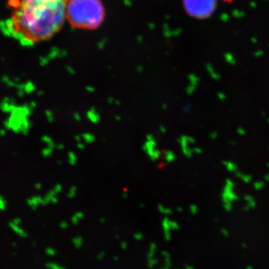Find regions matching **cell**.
Instances as JSON below:
<instances>
[{"instance_id":"1","label":"cell","mask_w":269,"mask_h":269,"mask_svg":"<svg viewBox=\"0 0 269 269\" xmlns=\"http://www.w3.org/2000/svg\"><path fill=\"white\" fill-rule=\"evenodd\" d=\"M69 0H8L10 13L4 22L8 36L26 46L50 39L67 18Z\"/></svg>"},{"instance_id":"2","label":"cell","mask_w":269,"mask_h":269,"mask_svg":"<svg viewBox=\"0 0 269 269\" xmlns=\"http://www.w3.org/2000/svg\"><path fill=\"white\" fill-rule=\"evenodd\" d=\"M105 10L100 0H69L67 19L72 26L82 29H95L103 23Z\"/></svg>"},{"instance_id":"3","label":"cell","mask_w":269,"mask_h":269,"mask_svg":"<svg viewBox=\"0 0 269 269\" xmlns=\"http://www.w3.org/2000/svg\"><path fill=\"white\" fill-rule=\"evenodd\" d=\"M187 13L197 19H206L215 11L217 0H182Z\"/></svg>"},{"instance_id":"4","label":"cell","mask_w":269,"mask_h":269,"mask_svg":"<svg viewBox=\"0 0 269 269\" xmlns=\"http://www.w3.org/2000/svg\"><path fill=\"white\" fill-rule=\"evenodd\" d=\"M147 141L146 142L143 147L144 150L147 152V153L151 158L152 160H157L160 157L161 151L158 150H154L156 142L154 141L153 136L152 134H148L147 136Z\"/></svg>"},{"instance_id":"5","label":"cell","mask_w":269,"mask_h":269,"mask_svg":"<svg viewBox=\"0 0 269 269\" xmlns=\"http://www.w3.org/2000/svg\"><path fill=\"white\" fill-rule=\"evenodd\" d=\"M87 118L90 121L93 123V124H97L100 120V115H99V113H97L95 111L94 108H91V110L87 112Z\"/></svg>"},{"instance_id":"6","label":"cell","mask_w":269,"mask_h":269,"mask_svg":"<svg viewBox=\"0 0 269 269\" xmlns=\"http://www.w3.org/2000/svg\"><path fill=\"white\" fill-rule=\"evenodd\" d=\"M82 139H83V141L87 144H91L95 141V136L93 134L88 133H84L82 134Z\"/></svg>"},{"instance_id":"7","label":"cell","mask_w":269,"mask_h":269,"mask_svg":"<svg viewBox=\"0 0 269 269\" xmlns=\"http://www.w3.org/2000/svg\"><path fill=\"white\" fill-rule=\"evenodd\" d=\"M68 160H69L70 164L72 165H74L76 163L77 157L73 152L70 151L69 153H68Z\"/></svg>"},{"instance_id":"8","label":"cell","mask_w":269,"mask_h":269,"mask_svg":"<svg viewBox=\"0 0 269 269\" xmlns=\"http://www.w3.org/2000/svg\"><path fill=\"white\" fill-rule=\"evenodd\" d=\"M83 217H84V215H83L82 212H76V213L75 215H74L71 218L72 222H73L74 224H76L78 222H79V220L82 219V218Z\"/></svg>"},{"instance_id":"9","label":"cell","mask_w":269,"mask_h":269,"mask_svg":"<svg viewBox=\"0 0 269 269\" xmlns=\"http://www.w3.org/2000/svg\"><path fill=\"white\" fill-rule=\"evenodd\" d=\"M165 157L167 161H168V162H171V161L174 160L175 158H176V156H175L174 153H173L172 151L168 150L166 152V153H165Z\"/></svg>"},{"instance_id":"10","label":"cell","mask_w":269,"mask_h":269,"mask_svg":"<svg viewBox=\"0 0 269 269\" xmlns=\"http://www.w3.org/2000/svg\"><path fill=\"white\" fill-rule=\"evenodd\" d=\"M76 193H77L76 187L72 186L69 189V192L67 193V197L69 198H73L76 195Z\"/></svg>"},{"instance_id":"11","label":"cell","mask_w":269,"mask_h":269,"mask_svg":"<svg viewBox=\"0 0 269 269\" xmlns=\"http://www.w3.org/2000/svg\"><path fill=\"white\" fill-rule=\"evenodd\" d=\"M158 209L159 210V212H161V213L165 214V215H168V214L171 213V210L170 208H167L166 207H165V206L161 205V204H159V206H158Z\"/></svg>"},{"instance_id":"12","label":"cell","mask_w":269,"mask_h":269,"mask_svg":"<svg viewBox=\"0 0 269 269\" xmlns=\"http://www.w3.org/2000/svg\"><path fill=\"white\" fill-rule=\"evenodd\" d=\"M224 165H226L227 168L229 171H235L237 169L236 165L233 162H230V161H229V162H224Z\"/></svg>"},{"instance_id":"13","label":"cell","mask_w":269,"mask_h":269,"mask_svg":"<svg viewBox=\"0 0 269 269\" xmlns=\"http://www.w3.org/2000/svg\"><path fill=\"white\" fill-rule=\"evenodd\" d=\"M264 186V183H262V182H257L254 183V188L256 189V190H260Z\"/></svg>"},{"instance_id":"14","label":"cell","mask_w":269,"mask_h":269,"mask_svg":"<svg viewBox=\"0 0 269 269\" xmlns=\"http://www.w3.org/2000/svg\"><path fill=\"white\" fill-rule=\"evenodd\" d=\"M241 179H242V180L245 181V182H249L251 180V177L250 176H246V175L241 177Z\"/></svg>"},{"instance_id":"15","label":"cell","mask_w":269,"mask_h":269,"mask_svg":"<svg viewBox=\"0 0 269 269\" xmlns=\"http://www.w3.org/2000/svg\"><path fill=\"white\" fill-rule=\"evenodd\" d=\"M73 118L76 121H80L81 120V116L79 113H75V114H73Z\"/></svg>"},{"instance_id":"16","label":"cell","mask_w":269,"mask_h":269,"mask_svg":"<svg viewBox=\"0 0 269 269\" xmlns=\"http://www.w3.org/2000/svg\"><path fill=\"white\" fill-rule=\"evenodd\" d=\"M245 200H247V201H249V203L251 202V201H252V200H253V198H252V197L248 196V195L245 197ZM252 204H253V206H256V203H255V201H253V202H252Z\"/></svg>"},{"instance_id":"17","label":"cell","mask_w":269,"mask_h":269,"mask_svg":"<svg viewBox=\"0 0 269 269\" xmlns=\"http://www.w3.org/2000/svg\"><path fill=\"white\" fill-rule=\"evenodd\" d=\"M77 147H78V148H79V149L84 150L85 149V144H84L83 143H82L81 141L77 142Z\"/></svg>"},{"instance_id":"18","label":"cell","mask_w":269,"mask_h":269,"mask_svg":"<svg viewBox=\"0 0 269 269\" xmlns=\"http://www.w3.org/2000/svg\"><path fill=\"white\" fill-rule=\"evenodd\" d=\"M238 132H239V133L241 134H245V131L244 129H242L241 128H239V129H238Z\"/></svg>"},{"instance_id":"19","label":"cell","mask_w":269,"mask_h":269,"mask_svg":"<svg viewBox=\"0 0 269 269\" xmlns=\"http://www.w3.org/2000/svg\"><path fill=\"white\" fill-rule=\"evenodd\" d=\"M166 132V129H165V128L163 126H160V132L161 133H165V132Z\"/></svg>"},{"instance_id":"20","label":"cell","mask_w":269,"mask_h":269,"mask_svg":"<svg viewBox=\"0 0 269 269\" xmlns=\"http://www.w3.org/2000/svg\"><path fill=\"white\" fill-rule=\"evenodd\" d=\"M60 225H61L62 228H67L66 227H67V224L65 223V222H61V224H60Z\"/></svg>"},{"instance_id":"21","label":"cell","mask_w":269,"mask_h":269,"mask_svg":"<svg viewBox=\"0 0 269 269\" xmlns=\"http://www.w3.org/2000/svg\"><path fill=\"white\" fill-rule=\"evenodd\" d=\"M64 148V144H60L58 146V150H63Z\"/></svg>"},{"instance_id":"22","label":"cell","mask_w":269,"mask_h":269,"mask_svg":"<svg viewBox=\"0 0 269 269\" xmlns=\"http://www.w3.org/2000/svg\"><path fill=\"white\" fill-rule=\"evenodd\" d=\"M115 119H116V120H118V121H119V120H120V117L116 115L115 116Z\"/></svg>"},{"instance_id":"23","label":"cell","mask_w":269,"mask_h":269,"mask_svg":"<svg viewBox=\"0 0 269 269\" xmlns=\"http://www.w3.org/2000/svg\"><path fill=\"white\" fill-rule=\"evenodd\" d=\"M266 179L267 181L269 180V176H268V175H266Z\"/></svg>"},{"instance_id":"24","label":"cell","mask_w":269,"mask_h":269,"mask_svg":"<svg viewBox=\"0 0 269 269\" xmlns=\"http://www.w3.org/2000/svg\"><path fill=\"white\" fill-rule=\"evenodd\" d=\"M223 1H225V2H228V1H231V0H223Z\"/></svg>"}]
</instances>
